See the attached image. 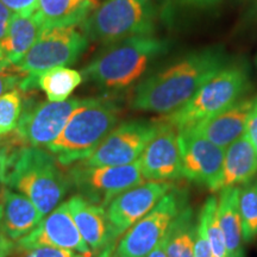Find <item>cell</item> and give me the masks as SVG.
I'll return each mask as SVG.
<instances>
[{
	"label": "cell",
	"mask_w": 257,
	"mask_h": 257,
	"mask_svg": "<svg viewBox=\"0 0 257 257\" xmlns=\"http://www.w3.org/2000/svg\"><path fill=\"white\" fill-rule=\"evenodd\" d=\"M226 64L221 48L191 51L138 82L131 106L138 111L163 115L173 113L187 104Z\"/></svg>",
	"instance_id": "6da1fadb"
},
{
	"label": "cell",
	"mask_w": 257,
	"mask_h": 257,
	"mask_svg": "<svg viewBox=\"0 0 257 257\" xmlns=\"http://www.w3.org/2000/svg\"><path fill=\"white\" fill-rule=\"evenodd\" d=\"M168 42L154 35L105 44L82 70V78L107 91L125 89L142 79L149 67L168 51Z\"/></svg>",
	"instance_id": "7a4b0ae2"
},
{
	"label": "cell",
	"mask_w": 257,
	"mask_h": 257,
	"mask_svg": "<svg viewBox=\"0 0 257 257\" xmlns=\"http://www.w3.org/2000/svg\"><path fill=\"white\" fill-rule=\"evenodd\" d=\"M120 107L106 96L82 99L56 141L48 147L63 167L87 160L118 125Z\"/></svg>",
	"instance_id": "3957f363"
},
{
	"label": "cell",
	"mask_w": 257,
	"mask_h": 257,
	"mask_svg": "<svg viewBox=\"0 0 257 257\" xmlns=\"http://www.w3.org/2000/svg\"><path fill=\"white\" fill-rule=\"evenodd\" d=\"M56 157L42 148L23 146L12 157L5 187L22 193L46 217L59 206L72 188Z\"/></svg>",
	"instance_id": "277c9868"
},
{
	"label": "cell",
	"mask_w": 257,
	"mask_h": 257,
	"mask_svg": "<svg viewBox=\"0 0 257 257\" xmlns=\"http://www.w3.org/2000/svg\"><path fill=\"white\" fill-rule=\"evenodd\" d=\"M249 88L248 67L242 63H227L195 93L187 104L161 119L173 125L176 130L192 127L242 100Z\"/></svg>",
	"instance_id": "5b68a950"
},
{
	"label": "cell",
	"mask_w": 257,
	"mask_h": 257,
	"mask_svg": "<svg viewBox=\"0 0 257 257\" xmlns=\"http://www.w3.org/2000/svg\"><path fill=\"white\" fill-rule=\"evenodd\" d=\"M156 11L152 0H105L83 21L88 41L110 44L135 36L153 35Z\"/></svg>",
	"instance_id": "8992f818"
},
{
	"label": "cell",
	"mask_w": 257,
	"mask_h": 257,
	"mask_svg": "<svg viewBox=\"0 0 257 257\" xmlns=\"http://www.w3.org/2000/svg\"><path fill=\"white\" fill-rule=\"evenodd\" d=\"M87 47V38L74 27L44 28L27 55L15 66L23 76L19 89L28 92L37 88L41 74L75 63Z\"/></svg>",
	"instance_id": "52a82bcc"
},
{
	"label": "cell",
	"mask_w": 257,
	"mask_h": 257,
	"mask_svg": "<svg viewBox=\"0 0 257 257\" xmlns=\"http://www.w3.org/2000/svg\"><path fill=\"white\" fill-rule=\"evenodd\" d=\"M188 205V192L173 187L136 224L121 234L114 245L118 257H146L166 236L172 221Z\"/></svg>",
	"instance_id": "ba28073f"
},
{
	"label": "cell",
	"mask_w": 257,
	"mask_h": 257,
	"mask_svg": "<svg viewBox=\"0 0 257 257\" xmlns=\"http://www.w3.org/2000/svg\"><path fill=\"white\" fill-rule=\"evenodd\" d=\"M67 176L79 195L102 208L121 193L146 182L140 161L125 166L102 167H88L79 162L73 165Z\"/></svg>",
	"instance_id": "9c48e42d"
},
{
	"label": "cell",
	"mask_w": 257,
	"mask_h": 257,
	"mask_svg": "<svg viewBox=\"0 0 257 257\" xmlns=\"http://www.w3.org/2000/svg\"><path fill=\"white\" fill-rule=\"evenodd\" d=\"M157 120L135 119L118 124L98 149L82 161L88 167L125 166L140 160L157 131Z\"/></svg>",
	"instance_id": "30bf717a"
},
{
	"label": "cell",
	"mask_w": 257,
	"mask_h": 257,
	"mask_svg": "<svg viewBox=\"0 0 257 257\" xmlns=\"http://www.w3.org/2000/svg\"><path fill=\"white\" fill-rule=\"evenodd\" d=\"M82 99L35 102L23 106L16 136L29 147H49L57 140Z\"/></svg>",
	"instance_id": "8fae6325"
},
{
	"label": "cell",
	"mask_w": 257,
	"mask_h": 257,
	"mask_svg": "<svg viewBox=\"0 0 257 257\" xmlns=\"http://www.w3.org/2000/svg\"><path fill=\"white\" fill-rule=\"evenodd\" d=\"M182 175L211 191H219L223 176L225 149L192 130H178Z\"/></svg>",
	"instance_id": "7c38bea8"
},
{
	"label": "cell",
	"mask_w": 257,
	"mask_h": 257,
	"mask_svg": "<svg viewBox=\"0 0 257 257\" xmlns=\"http://www.w3.org/2000/svg\"><path fill=\"white\" fill-rule=\"evenodd\" d=\"M157 131L140 157L141 172L146 181L170 182L184 178L178 130L163 119L157 120Z\"/></svg>",
	"instance_id": "4fadbf2b"
},
{
	"label": "cell",
	"mask_w": 257,
	"mask_h": 257,
	"mask_svg": "<svg viewBox=\"0 0 257 257\" xmlns=\"http://www.w3.org/2000/svg\"><path fill=\"white\" fill-rule=\"evenodd\" d=\"M173 187L172 182L147 181L114 198L105 208L114 239L142 219Z\"/></svg>",
	"instance_id": "5bb4252c"
},
{
	"label": "cell",
	"mask_w": 257,
	"mask_h": 257,
	"mask_svg": "<svg viewBox=\"0 0 257 257\" xmlns=\"http://www.w3.org/2000/svg\"><path fill=\"white\" fill-rule=\"evenodd\" d=\"M17 244H42L73 250L87 257H94L87 243L83 240L75 221L73 220L67 202H62L55 210L51 211L42 219L36 229Z\"/></svg>",
	"instance_id": "9a60e30c"
},
{
	"label": "cell",
	"mask_w": 257,
	"mask_h": 257,
	"mask_svg": "<svg viewBox=\"0 0 257 257\" xmlns=\"http://www.w3.org/2000/svg\"><path fill=\"white\" fill-rule=\"evenodd\" d=\"M73 220L87 243L93 255L98 256L106 249L113 248L115 239L106 217L105 208L92 204L75 194L67 201Z\"/></svg>",
	"instance_id": "2e32d148"
},
{
	"label": "cell",
	"mask_w": 257,
	"mask_h": 257,
	"mask_svg": "<svg viewBox=\"0 0 257 257\" xmlns=\"http://www.w3.org/2000/svg\"><path fill=\"white\" fill-rule=\"evenodd\" d=\"M252 102L253 98H243L220 113L188 127V130L226 149L245 134L246 120Z\"/></svg>",
	"instance_id": "e0dca14e"
},
{
	"label": "cell",
	"mask_w": 257,
	"mask_h": 257,
	"mask_svg": "<svg viewBox=\"0 0 257 257\" xmlns=\"http://www.w3.org/2000/svg\"><path fill=\"white\" fill-rule=\"evenodd\" d=\"M2 232L14 245L36 229L44 218L34 202L8 187L2 189Z\"/></svg>",
	"instance_id": "ac0fdd59"
},
{
	"label": "cell",
	"mask_w": 257,
	"mask_h": 257,
	"mask_svg": "<svg viewBox=\"0 0 257 257\" xmlns=\"http://www.w3.org/2000/svg\"><path fill=\"white\" fill-rule=\"evenodd\" d=\"M257 174V154L245 134L225 149L220 187H240Z\"/></svg>",
	"instance_id": "d6986e66"
},
{
	"label": "cell",
	"mask_w": 257,
	"mask_h": 257,
	"mask_svg": "<svg viewBox=\"0 0 257 257\" xmlns=\"http://www.w3.org/2000/svg\"><path fill=\"white\" fill-rule=\"evenodd\" d=\"M239 195L240 187H224L219 189L218 219L224 233L227 257H244Z\"/></svg>",
	"instance_id": "ffe728a7"
},
{
	"label": "cell",
	"mask_w": 257,
	"mask_h": 257,
	"mask_svg": "<svg viewBox=\"0 0 257 257\" xmlns=\"http://www.w3.org/2000/svg\"><path fill=\"white\" fill-rule=\"evenodd\" d=\"M43 29L44 25L36 12L28 16L14 14L8 34L2 44L4 55L11 66L15 67L27 55Z\"/></svg>",
	"instance_id": "44dd1931"
},
{
	"label": "cell",
	"mask_w": 257,
	"mask_h": 257,
	"mask_svg": "<svg viewBox=\"0 0 257 257\" xmlns=\"http://www.w3.org/2000/svg\"><path fill=\"white\" fill-rule=\"evenodd\" d=\"M98 6L96 0H38L36 15L44 28L81 25Z\"/></svg>",
	"instance_id": "7402d4cb"
},
{
	"label": "cell",
	"mask_w": 257,
	"mask_h": 257,
	"mask_svg": "<svg viewBox=\"0 0 257 257\" xmlns=\"http://www.w3.org/2000/svg\"><path fill=\"white\" fill-rule=\"evenodd\" d=\"M195 230L194 212L188 204L180 211L167 231L168 257H194Z\"/></svg>",
	"instance_id": "603a6c76"
},
{
	"label": "cell",
	"mask_w": 257,
	"mask_h": 257,
	"mask_svg": "<svg viewBox=\"0 0 257 257\" xmlns=\"http://www.w3.org/2000/svg\"><path fill=\"white\" fill-rule=\"evenodd\" d=\"M82 82V74L67 67H57L41 74L37 87L46 93L49 101H64Z\"/></svg>",
	"instance_id": "cb8c5ba5"
},
{
	"label": "cell",
	"mask_w": 257,
	"mask_h": 257,
	"mask_svg": "<svg viewBox=\"0 0 257 257\" xmlns=\"http://www.w3.org/2000/svg\"><path fill=\"white\" fill-rule=\"evenodd\" d=\"M239 212L244 243L257 237V179L240 187Z\"/></svg>",
	"instance_id": "d4e9b609"
},
{
	"label": "cell",
	"mask_w": 257,
	"mask_h": 257,
	"mask_svg": "<svg viewBox=\"0 0 257 257\" xmlns=\"http://www.w3.org/2000/svg\"><path fill=\"white\" fill-rule=\"evenodd\" d=\"M23 106V96L18 88L0 96V137L16 130Z\"/></svg>",
	"instance_id": "484cf974"
},
{
	"label": "cell",
	"mask_w": 257,
	"mask_h": 257,
	"mask_svg": "<svg viewBox=\"0 0 257 257\" xmlns=\"http://www.w3.org/2000/svg\"><path fill=\"white\" fill-rule=\"evenodd\" d=\"M202 210L206 213L207 236L214 257H227L224 233L218 219V199L213 195L208 197L202 206Z\"/></svg>",
	"instance_id": "4316f807"
},
{
	"label": "cell",
	"mask_w": 257,
	"mask_h": 257,
	"mask_svg": "<svg viewBox=\"0 0 257 257\" xmlns=\"http://www.w3.org/2000/svg\"><path fill=\"white\" fill-rule=\"evenodd\" d=\"M12 257H87L73 250L56 248V246L42 245V244H16ZM95 257V256H94Z\"/></svg>",
	"instance_id": "83f0119b"
},
{
	"label": "cell",
	"mask_w": 257,
	"mask_h": 257,
	"mask_svg": "<svg viewBox=\"0 0 257 257\" xmlns=\"http://www.w3.org/2000/svg\"><path fill=\"white\" fill-rule=\"evenodd\" d=\"M24 144L16 136H2L0 137V184H4V180L8 173L9 167L11 165L12 157L16 152Z\"/></svg>",
	"instance_id": "f1b7e54d"
},
{
	"label": "cell",
	"mask_w": 257,
	"mask_h": 257,
	"mask_svg": "<svg viewBox=\"0 0 257 257\" xmlns=\"http://www.w3.org/2000/svg\"><path fill=\"white\" fill-rule=\"evenodd\" d=\"M194 257H214L212 251L210 239L207 236V219L206 213L201 208L199 214L197 230H195V243H194Z\"/></svg>",
	"instance_id": "f546056e"
},
{
	"label": "cell",
	"mask_w": 257,
	"mask_h": 257,
	"mask_svg": "<svg viewBox=\"0 0 257 257\" xmlns=\"http://www.w3.org/2000/svg\"><path fill=\"white\" fill-rule=\"evenodd\" d=\"M22 79H23V76L17 70L11 72L10 68L0 69V96L14 91V89H17L21 85Z\"/></svg>",
	"instance_id": "4dcf8cb0"
},
{
	"label": "cell",
	"mask_w": 257,
	"mask_h": 257,
	"mask_svg": "<svg viewBox=\"0 0 257 257\" xmlns=\"http://www.w3.org/2000/svg\"><path fill=\"white\" fill-rule=\"evenodd\" d=\"M12 14L32 15L36 12L38 0H0Z\"/></svg>",
	"instance_id": "1f68e13d"
},
{
	"label": "cell",
	"mask_w": 257,
	"mask_h": 257,
	"mask_svg": "<svg viewBox=\"0 0 257 257\" xmlns=\"http://www.w3.org/2000/svg\"><path fill=\"white\" fill-rule=\"evenodd\" d=\"M245 135L251 142L253 149L257 154V96L253 98L251 108H250L248 120H246Z\"/></svg>",
	"instance_id": "d6a6232c"
},
{
	"label": "cell",
	"mask_w": 257,
	"mask_h": 257,
	"mask_svg": "<svg viewBox=\"0 0 257 257\" xmlns=\"http://www.w3.org/2000/svg\"><path fill=\"white\" fill-rule=\"evenodd\" d=\"M2 192H0V257H11L15 245L10 243L2 232Z\"/></svg>",
	"instance_id": "836d02e7"
},
{
	"label": "cell",
	"mask_w": 257,
	"mask_h": 257,
	"mask_svg": "<svg viewBox=\"0 0 257 257\" xmlns=\"http://www.w3.org/2000/svg\"><path fill=\"white\" fill-rule=\"evenodd\" d=\"M146 257H168V253H167V236L163 237V238L156 244L155 248L148 253Z\"/></svg>",
	"instance_id": "e575fe53"
},
{
	"label": "cell",
	"mask_w": 257,
	"mask_h": 257,
	"mask_svg": "<svg viewBox=\"0 0 257 257\" xmlns=\"http://www.w3.org/2000/svg\"><path fill=\"white\" fill-rule=\"evenodd\" d=\"M182 4L199 6V8H207V6H213L219 4L221 0H178Z\"/></svg>",
	"instance_id": "d590c367"
},
{
	"label": "cell",
	"mask_w": 257,
	"mask_h": 257,
	"mask_svg": "<svg viewBox=\"0 0 257 257\" xmlns=\"http://www.w3.org/2000/svg\"><path fill=\"white\" fill-rule=\"evenodd\" d=\"M249 18L257 21V0H252V4L250 6L249 11Z\"/></svg>",
	"instance_id": "8d00e7d4"
},
{
	"label": "cell",
	"mask_w": 257,
	"mask_h": 257,
	"mask_svg": "<svg viewBox=\"0 0 257 257\" xmlns=\"http://www.w3.org/2000/svg\"><path fill=\"white\" fill-rule=\"evenodd\" d=\"M95 257H118V256L114 253V246H113V248L106 249L105 251H102L100 253V255H98V256H95Z\"/></svg>",
	"instance_id": "74e56055"
},
{
	"label": "cell",
	"mask_w": 257,
	"mask_h": 257,
	"mask_svg": "<svg viewBox=\"0 0 257 257\" xmlns=\"http://www.w3.org/2000/svg\"><path fill=\"white\" fill-rule=\"evenodd\" d=\"M256 64H257V59H256Z\"/></svg>",
	"instance_id": "f35d334b"
}]
</instances>
